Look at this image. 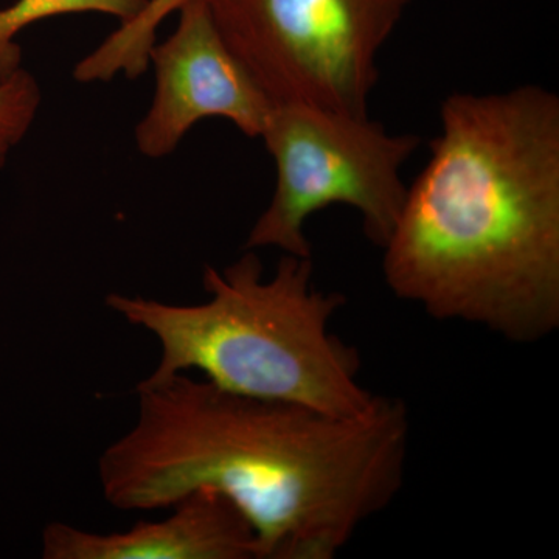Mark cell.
I'll use <instances>...</instances> for the list:
<instances>
[{
	"mask_svg": "<svg viewBox=\"0 0 559 559\" xmlns=\"http://www.w3.org/2000/svg\"><path fill=\"white\" fill-rule=\"evenodd\" d=\"M135 393L134 425L98 460L105 499L153 511L216 492L248 520L259 559L336 558L403 487L411 418L399 399L341 417L189 373Z\"/></svg>",
	"mask_w": 559,
	"mask_h": 559,
	"instance_id": "obj_1",
	"label": "cell"
},
{
	"mask_svg": "<svg viewBox=\"0 0 559 559\" xmlns=\"http://www.w3.org/2000/svg\"><path fill=\"white\" fill-rule=\"evenodd\" d=\"M384 245L389 289L443 322L533 344L559 329V98L452 94Z\"/></svg>",
	"mask_w": 559,
	"mask_h": 559,
	"instance_id": "obj_2",
	"label": "cell"
},
{
	"mask_svg": "<svg viewBox=\"0 0 559 559\" xmlns=\"http://www.w3.org/2000/svg\"><path fill=\"white\" fill-rule=\"evenodd\" d=\"M216 270L205 266L202 304H165L112 293L106 307L150 333L160 348L157 384L190 370L218 388L341 417L362 414L378 395L359 381L355 347L331 331L345 305L312 282L311 257H282L272 277L253 250Z\"/></svg>",
	"mask_w": 559,
	"mask_h": 559,
	"instance_id": "obj_3",
	"label": "cell"
},
{
	"mask_svg": "<svg viewBox=\"0 0 559 559\" xmlns=\"http://www.w3.org/2000/svg\"><path fill=\"white\" fill-rule=\"evenodd\" d=\"M260 139L274 157L277 183L246 249L307 259V221L336 204L358 210L367 238L384 248L406 200L400 170L418 148L417 135H392L369 117L290 103L272 106Z\"/></svg>",
	"mask_w": 559,
	"mask_h": 559,
	"instance_id": "obj_4",
	"label": "cell"
},
{
	"mask_svg": "<svg viewBox=\"0 0 559 559\" xmlns=\"http://www.w3.org/2000/svg\"><path fill=\"white\" fill-rule=\"evenodd\" d=\"M412 0H210L224 43L272 106L369 117L377 58Z\"/></svg>",
	"mask_w": 559,
	"mask_h": 559,
	"instance_id": "obj_5",
	"label": "cell"
},
{
	"mask_svg": "<svg viewBox=\"0 0 559 559\" xmlns=\"http://www.w3.org/2000/svg\"><path fill=\"white\" fill-rule=\"evenodd\" d=\"M150 64L156 92L135 128L143 156H170L198 121L213 117L231 121L248 138H260L271 102L224 43L205 0L179 10L178 28L156 43Z\"/></svg>",
	"mask_w": 559,
	"mask_h": 559,
	"instance_id": "obj_6",
	"label": "cell"
},
{
	"mask_svg": "<svg viewBox=\"0 0 559 559\" xmlns=\"http://www.w3.org/2000/svg\"><path fill=\"white\" fill-rule=\"evenodd\" d=\"M171 516L119 533H94L64 522L43 532L44 559H259L255 533L234 503L193 492Z\"/></svg>",
	"mask_w": 559,
	"mask_h": 559,
	"instance_id": "obj_7",
	"label": "cell"
},
{
	"mask_svg": "<svg viewBox=\"0 0 559 559\" xmlns=\"http://www.w3.org/2000/svg\"><path fill=\"white\" fill-rule=\"evenodd\" d=\"M190 2L194 0H148L138 16L120 24L119 31L75 66L73 79L80 83H95L112 80L119 73L130 80L139 79L148 69L150 53L156 46L162 21Z\"/></svg>",
	"mask_w": 559,
	"mask_h": 559,
	"instance_id": "obj_8",
	"label": "cell"
},
{
	"mask_svg": "<svg viewBox=\"0 0 559 559\" xmlns=\"http://www.w3.org/2000/svg\"><path fill=\"white\" fill-rule=\"evenodd\" d=\"M146 3L148 0H16L0 10V31L16 39L35 22L75 13L108 14L124 24L138 16Z\"/></svg>",
	"mask_w": 559,
	"mask_h": 559,
	"instance_id": "obj_9",
	"label": "cell"
},
{
	"mask_svg": "<svg viewBox=\"0 0 559 559\" xmlns=\"http://www.w3.org/2000/svg\"><path fill=\"white\" fill-rule=\"evenodd\" d=\"M43 91L24 68L0 80V173L38 117Z\"/></svg>",
	"mask_w": 559,
	"mask_h": 559,
	"instance_id": "obj_10",
	"label": "cell"
},
{
	"mask_svg": "<svg viewBox=\"0 0 559 559\" xmlns=\"http://www.w3.org/2000/svg\"><path fill=\"white\" fill-rule=\"evenodd\" d=\"M22 68V49L17 40L0 31V80Z\"/></svg>",
	"mask_w": 559,
	"mask_h": 559,
	"instance_id": "obj_11",
	"label": "cell"
}]
</instances>
